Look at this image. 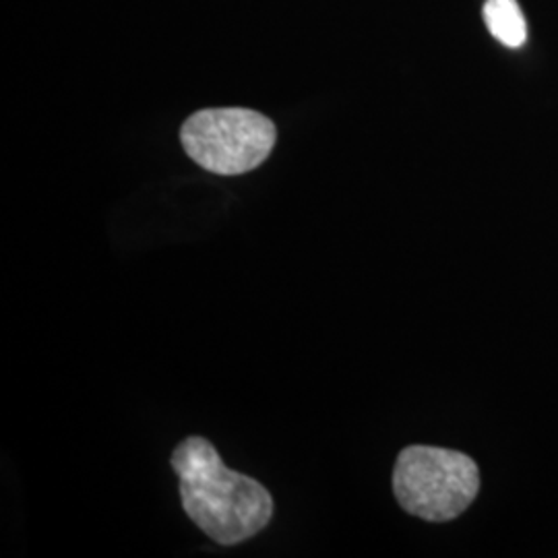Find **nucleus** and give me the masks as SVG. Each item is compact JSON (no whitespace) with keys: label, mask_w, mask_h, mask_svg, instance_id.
I'll use <instances>...</instances> for the list:
<instances>
[{"label":"nucleus","mask_w":558,"mask_h":558,"mask_svg":"<svg viewBox=\"0 0 558 558\" xmlns=\"http://www.w3.org/2000/svg\"><path fill=\"white\" fill-rule=\"evenodd\" d=\"M484 21L493 38L507 48H521L527 40V23L518 0H486Z\"/></svg>","instance_id":"nucleus-4"},{"label":"nucleus","mask_w":558,"mask_h":558,"mask_svg":"<svg viewBox=\"0 0 558 558\" xmlns=\"http://www.w3.org/2000/svg\"><path fill=\"white\" fill-rule=\"evenodd\" d=\"M184 513L221 546L257 536L274 518L269 490L251 476L230 470L205 437H189L172 451Z\"/></svg>","instance_id":"nucleus-1"},{"label":"nucleus","mask_w":558,"mask_h":558,"mask_svg":"<svg viewBox=\"0 0 558 558\" xmlns=\"http://www.w3.org/2000/svg\"><path fill=\"white\" fill-rule=\"evenodd\" d=\"M180 141L186 156L221 177L259 168L278 141L276 124L248 108H209L184 120Z\"/></svg>","instance_id":"nucleus-3"},{"label":"nucleus","mask_w":558,"mask_h":558,"mask_svg":"<svg viewBox=\"0 0 558 558\" xmlns=\"http://www.w3.org/2000/svg\"><path fill=\"white\" fill-rule=\"evenodd\" d=\"M476 461L453 449L412 445L398 456L393 493L403 511L424 521L459 518L478 497Z\"/></svg>","instance_id":"nucleus-2"}]
</instances>
